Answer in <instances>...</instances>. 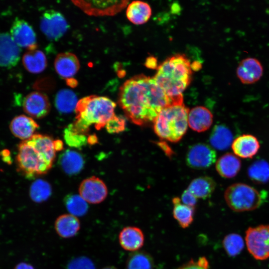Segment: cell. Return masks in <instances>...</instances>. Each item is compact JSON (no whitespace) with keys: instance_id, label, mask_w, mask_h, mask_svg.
<instances>
[{"instance_id":"1","label":"cell","mask_w":269,"mask_h":269,"mask_svg":"<svg viewBox=\"0 0 269 269\" xmlns=\"http://www.w3.org/2000/svg\"><path fill=\"white\" fill-rule=\"evenodd\" d=\"M118 103L126 117L138 126L153 122L163 109L174 106L153 77L143 74L132 77L122 85Z\"/></svg>"},{"instance_id":"2","label":"cell","mask_w":269,"mask_h":269,"mask_svg":"<svg viewBox=\"0 0 269 269\" xmlns=\"http://www.w3.org/2000/svg\"><path fill=\"white\" fill-rule=\"evenodd\" d=\"M54 140L41 134H34L18 145L15 161L17 171L27 178L46 173L56 156Z\"/></svg>"},{"instance_id":"3","label":"cell","mask_w":269,"mask_h":269,"mask_svg":"<svg viewBox=\"0 0 269 269\" xmlns=\"http://www.w3.org/2000/svg\"><path fill=\"white\" fill-rule=\"evenodd\" d=\"M191 68L189 60L182 54L169 57L157 67L153 78L173 105L183 104V92L190 82Z\"/></svg>"},{"instance_id":"4","label":"cell","mask_w":269,"mask_h":269,"mask_svg":"<svg viewBox=\"0 0 269 269\" xmlns=\"http://www.w3.org/2000/svg\"><path fill=\"white\" fill-rule=\"evenodd\" d=\"M116 105L110 99L96 95L84 97L78 101L74 123L68 127L72 131L86 135L94 125L97 130L106 126L115 115Z\"/></svg>"},{"instance_id":"5","label":"cell","mask_w":269,"mask_h":269,"mask_svg":"<svg viewBox=\"0 0 269 269\" xmlns=\"http://www.w3.org/2000/svg\"><path fill=\"white\" fill-rule=\"evenodd\" d=\"M189 112L184 104L163 109L153 121L155 133L162 139L178 141L187 131Z\"/></svg>"},{"instance_id":"6","label":"cell","mask_w":269,"mask_h":269,"mask_svg":"<svg viewBox=\"0 0 269 269\" xmlns=\"http://www.w3.org/2000/svg\"><path fill=\"white\" fill-rule=\"evenodd\" d=\"M225 201L234 211L242 212L255 210L263 203L265 194L243 183L229 186L224 194Z\"/></svg>"},{"instance_id":"7","label":"cell","mask_w":269,"mask_h":269,"mask_svg":"<svg viewBox=\"0 0 269 269\" xmlns=\"http://www.w3.org/2000/svg\"><path fill=\"white\" fill-rule=\"evenodd\" d=\"M245 244L249 253L257 260L269 258V224L250 227L246 231Z\"/></svg>"},{"instance_id":"8","label":"cell","mask_w":269,"mask_h":269,"mask_svg":"<svg viewBox=\"0 0 269 269\" xmlns=\"http://www.w3.org/2000/svg\"><path fill=\"white\" fill-rule=\"evenodd\" d=\"M68 23L64 16L53 9L46 11L42 15L40 27L42 32L50 40H57L67 31Z\"/></svg>"},{"instance_id":"9","label":"cell","mask_w":269,"mask_h":269,"mask_svg":"<svg viewBox=\"0 0 269 269\" xmlns=\"http://www.w3.org/2000/svg\"><path fill=\"white\" fill-rule=\"evenodd\" d=\"M216 160V153L214 149L203 143L190 146L186 156V162L188 166L196 169L208 168Z\"/></svg>"},{"instance_id":"10","label":"cell","mask_w":269,"mask_h":269,"mask_svg":"<svg viewBox=\"0 0 269 269\" xmlns=\"http://www.w3.org/2000/svg\"><path fill=\"white\" fill-rule=\"evenodd\" d=\"M80 195L90 204H99L103 202L108 195V189L105 183L99 178L92 176L84 179L79 188Z\"/></svg>"},{"instance_id":"11","label":"cell","mask_w":269,"mask_h":269,"mask_svg":"<svg viewBox=\"0 0 269 269\" xmlns=\"http://www.w3.org/2000/svg\"><path fill=\"white\" fill-rule=\"evenodd\" d=\"M10 35L19 46L28 50L36 49V34L32 27L24 20L16 18L10 28Z\"/></svg>"},{"instance_id":"12","label":"cell","mask_w":269,"mask_h":269,"mask_svg":"<svg viewBox=\"0 0 269 269\" xmlns=\"http://www.w3.org/2000/svg\"><path fill=\"white\" fill-rule=\"evenodd\" d=\"M23 109L30 117L41 119L49 113L50 104L45 94L39 92H32L24 98Z\"/></svg>"},{"instance_id":"13","label":"cell","mask_w":269,"mask_h":269,"mask_svg":"<svg viewBox=\"0 0 269 269\" xmlns=\"http://www.w3.org/2000/svg\"><path fill=\"white\" fill-rule=\"evenodd\" d=\"M20 49L7 33L0 32V66L11 68L19 61Z\"/></svg>"},{"instance_id":"14","label":"cell","mask_w":269,"mask_h":269,"mask_svg":"<svg viewBox=\"0 0 269 269\" xmlns=\"http://www.w3.org/2000/svg\"><path fill=\"white\" fill-rule=\"evenodd\" d=\"M236 73L242 83L251 84L257 82L262 77L263 67L258 59L248 57L240 62L237 67Z\"/></svg>"},{"instance_id":"15","label":"cell","mask_w":269,"mask_h":269,"mask_svg":"<svg viewBox=\"0 0 269 269\" xmlns=\"http://www.w3.org/2000/svg\"><path fill=\"white\" fill-rule=\"evenodd\" d=\"M231 147L234 154L238 157L251 158L258 153L260 144L254 135L244 134L233 140Z\"/></svg>"},{"instance_id":"16","label":"cell","mask_w":269,"mask_h":269,"mask_svg":"<svg viewBox=\"0 0 269 269\" xmlns=\"http://www.w3.org/2000/svg\"><path fill=\"white\" fill-rule=\"evenodd\" d=\"M38 128L39 125L31 117L24 115L15 117L9 125L12 134L22 140L32 137Z\"/></svg>"},{"instance_id":"17","label":"cell","mask_w":269,"mask_h":269,"mask_svg":"<svg viewBox=\"0 0 269 269\" xmlns=\"http://www.w3.org/2000/svg\"><path fill=\"white\" fill-rule=\"evenodd\" d=\"M119 243L126 251L136 252L143 245L144 234L138 227L128 226L124 228L119 235Z\"/></svg>"},{"instance_id":"18","label":"cell","mask_w":269,"mask_h":269,"mask_svg":"<svg viewBox=\"0 0 269 269\" xmlns=\"http://www.w3.org/2000/svg\"><path fill=\"white\" fill-rule=\"evenodd\" d=\"M54 67L61 77L69 79L74 76L79 70L80 63L75 54L70 52L61 53L55 58Z\"/></svg>"},{"instance_id":"19","label":"cell","mask_w":269,"mask_h":269,"mask_svg":"<svg viewBox=\"0 0 269 269\" xmlns=\"http://www.w3.org/2000/svg\"><path fill=\"white\" fill-rule=\"evenodd\" d=\"M86 13L94 15H111L119 11L126 5V1H108L101 4L100 1H73Z\"/></svg>"},{"instance_id":"20","label":"cell","mask_w":269,"mask_h":269,"mask_svg":"<svg viewBox=\"0 0 269 269\" xmlns=\"http://www.w3.org/2000/svg\"><path fill=\"white\" fill-rule=\"evenodd\" d=\"M212 123L213 115L209 110L204 107H196L189 112L188 126L194 131L204 132L209 129Z\"/></svg>"},{"instance_id":"21","label":"cell","mask_w":269,"mask_h":269,"mask_svg":"<svg viewBox=\"0 0 269 269\" xmlns=\"http://www.w3.org/2000/svg\"><path fill=\"white\" fill-rule=\"evenodd\" d=\"M54 228L60 237L69 238L78 233L80 229V222L77 217L70 214H64L57 217Z\"/></svg>"},{"instance_id":"22","label":"cell","mask_w":269,"mask_h":269,"mask_svg":"<svg viewBox=\"0 0 269 269\" xmlns=\"http://www.w3.org/2000/svg\"><path fill=\"white\" fill-rule=\"evenodd\" d=\"M215 167L220 176L231 178L236 176L240 171L241 161L240 158L234 153H227L218 159Z\"/></svg>"},{"instance_id":"23","label":"cell","mask_w":269,"mask_h":269,"mask_svg":"<svg viewBox=\"0 0 269 269\" xmlns=\"http://www.w3.org/2000/svg\"><path fill=\"white\" fill-rule=\"evenodd\" d=\"M128 19L135 24H141L147 22L151 15V9L149 4L141 1H133L127 9Z\"/></svg>"},{"instance_id":"24","label":"cell","mask_w":269,"mask_h":269,"mask_svg":"<svg viewBox=\"0 0 269 269\" xmlns=\"http://www.w3.org/2000/svg\"><path fill=\"white\" fill-rule=\"evenodd\" d=\"M172 201L174 218L181 228H188L194 220V207L184 204L178 197H174Z\"/></svg>"},{"instance_id":"25","label":"cell","mask_w":269,"mask_h":269,"mask_svg":"<svg viewBox=\"0 0 269 269\" xmlns=\"http://www.w3.org/2000/svg\"><path fill=\"white\" fill-rule=\"evenodd\" d=\"M216 186V182L212 178L201 176L193 179L187 189L197 199H206L212 195Z\"/></svg>"},{"instance_id":"26","label":"cell","mask_w":269,"mask_h":269,"mask_svg":"<svg viewBox=\"0 0 269 269\" xmlns=\"http://www.w3.org/2000/svg\"><path fill=\"white\" fill-rule=\"evenodd\" d=\"M233 135L230 130L223 125H216L210 135L209 141L213 148L225 150L232 145Z\"/></svg>"},{"instance_id":"27","label":"cell","mask_w":269,"mask_h":269,"mask_svg":"<svg viewBox=\"0 0 269 269\" xmlns=\"http://www.w3.org/2000/svg\"><path fill=\"white\" fill-rule=\"evenodd\" d=\"M59 163L63 170L69 175L78 173L84 166V160L81 155L71 150H67L61 154Z\"/></svg>"},{"instance_id":"28","label":"cell","mask_w":269,"mask_h":269,"mask_svg":"<svg viewBox=\"0 0 269 269\" xmlns=\"http://www.w3.org/2000/svg\"><path fill=\"white\" fill-rule=\"evenodd\" d=\"M22 63L28 72L39 73L46 67L47 60L43 52L36 49L29 50L23 55Z\"/></svg>"},{"instance_id":"29","label":"cell","mask_w":269,"mask_h":269,"mask_svg":"<svg viewBox=\"0 0 269 269\" xmlns=\"http://www.w3.org/2000/svg\"><path fill=\"white\" fill-rule=\"evenodd\" d=\"M78 100L75 94L69 89H63L57 94L55 104L59 112L69 113L75 110Z\"/></svg>"},{"instance_id":"30","label":"cell","mask_w":269,"mask_h":269,"mask_svg":"<svg viewBox=\"0 0 269 269\" xmlns=\"http://www.w3.org/2000/svg\"><path fill=\"white\" fill-rule=\"evenodd\" d=\"M248 173L255 183H265L269 180V164L263 159L256 161L249 167Z\"/></svg>"},{"instance_id":"31","label":"cell","mask_w":269,"mask_h":269,"mask_svg":"<svg viewBox=\"0 0 269 269\" xmlns=\"http://www.w3.org/2000/svg\"><path fill=\"white\" fill-rule=\"evenodd\" d=\"M127 269H153V261L146 252L136 251L128 259Z\"/></svg>"},{"instance_id":"32","label":"cell","mask_w":269,"mask_h":269,"mask_svg":"<svg viewBox=\"0 0 269 269\" xmlns=\"http://www.w3.org/2000/svg\"><path fill=\"white\" fill-rule=\"evenodd\" d=\"M51 192V187L48 182L42 179H37L31 185L29 195L32 201L41 203L47 200Z\"/></svg>"},{"instance_id":"33","label":"cell","mask_w":269,"mask_h":269,"mask_svg":"<svg viewBox=\"0 0 269 269\" xmlns=\"http://www.w3.org/2000/svg\"><path fill=\"white\" fill-rule=\"evenodd\" d=\"M65 203L69 214L77 217L84 216L88 211L87 202L80 195L67 196Z\"/></svg>"},{"instance_id":"34","label":"cell","mask_w":269,"mask_h":269,"mask_svg":"<svg viewBox=\"0 0 269 269\" xmlns=\"http://www.w3.org/2000/svg\"><path fill=\"white\" fill-rule=\"evenodd\" d=\"M222 244L225 251L231 257H235L240 254L245 246L242 237L235 233L226 235L223 239Z\"/></svg>"},{"instance_id":"35","label":"cell","mask_w":269,"mask_h":269,"mask_svg":"<svg viewBox=\"0 0 269 269\" xmlns=\"http://www.w3.org/2000/svg\"><path fill=\"white\" fill-rule=\"evenodd\" d=\"M64 137L66 143L71 147H81L87 143L86 135L76 133L68 128L64 131Z\"/></svg>"},{"instance_id":"36","label":"cell","mask_w":269,"mask_h":269,"mask_svg":"<svg viewBox=\"0 0 269 269\" xmlns=\"http://www.w3.org/2000/svg\"><path fill=\"white\" fill-rule=\"evenodd\" d=\"M126 122L121 116L115 115L106 125L107 132L110 134L119 133L125 130Z\"/></svg>"},{"instance_id":"37","label":"cell","mask_w":269,"mask_h":269,"mask_svg":"<svg viewBox=\"0 0 269 269\" xmlns=\"http://www.w3.org/2000/svg\"><path fill=\"white\" fill-rule=\"evenodd\" d=\"M67 269H95V267L90 259L85 257H80L70 261Z\"/></svg>"},{"instance_id":"38","label":"cell","mask_w":269,"mask_h":269,"mask_svg":"<svg viewBox=\"0 0 269 269\" xmlns=\"http://www.w3.org/2000/svg\"><path fill=\"white\" fill-rule=\"evenodd\" d=\"M178 269H210L209 262L204 257H200L198 260H191L182 265Z\"/></svg>"},{"instance_id":"39","label":"cell","mask_w":269,"mask_h":269,"mask_svg":"<svg viewBox=\"0 0 269 269\" xmlns=\"http://www.w3.org/2000/svg\"><path fill=\"white\" fill-rule=\"evenodd\" d=\"M181 201L185 205L194 207L197 198L187 189L182 194Z\"/></svg>"},{"instance_id":"40","label":"cell","mask_w":269,"mask_h":269,"mask_svg":"<svg viewBox=\"0 0 269 269\" xmlns=\"http://www.w3.org/2000/svg\"><path fill=\"white\" fill-rule=\"evenodd\" d=\"M14 269H34L33 267L26 263H20L17 264Z\"/></svg>"},{"instance_id":"41","label":"cell","mask_w":269,"mask_h":269,"mask_svg":"<svg viewBox=\"0 0 269 269\" xmlns=\"http://www.w3.org/2000/svg\"><path fill=\"white\" fill-rule=\"evenodd\" d=\"M146 65L149 68H154L156 66V60L153 57H149L146 60Z\"/></svg>"},{"instance_id":"42","label":"cell","mask_w":269,"mask_h":269,"mask_svg":"<svg viewBox=\"0 0 269 269\" xmlns=\"http://www.w3.org/2000/svg\"><path fill=\"white\" fill-rule=\"evenodd\" d=\"M98 142V138L96 135H90L87 137V143L90 144H94Z\"/></svg>"},{"instance_id":"43","label":"cell","mask_w":269,"mask_h":269,"mask_svg":"<svg viewBox=\"0 0 269 269\" xmlns=\"http://www.w3.org/2000/svg\"><path fill=\"white\" fill-rule=\"evenodd\" d=\"M54 144L56 151L61 150L63 148V143L61 140H54Z\"/></svg>"},{"instance_id":"44","label":"cell","mask_w":269,"mask_h":269,"mask_svg":"<svg viewBox=\"0 0 269 269\" xmlns=\"http://www.w3.org/2000/svg\"><path fill=\"white\" fill-rule=\"evenodd\" d=\"M101 269H117L116 268L114 267H106Z\"/></svg>"}]
</instances>
